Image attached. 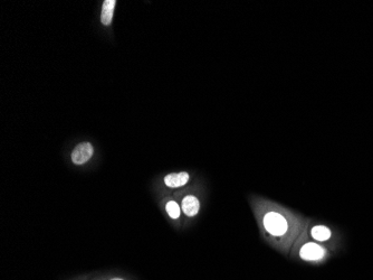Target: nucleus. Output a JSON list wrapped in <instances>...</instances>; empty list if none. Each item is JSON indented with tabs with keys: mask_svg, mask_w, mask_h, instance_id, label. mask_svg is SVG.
Returning a JSON list of instances; mask_svg holds the SVG:
<instances>
[{
	"mask_svg": "<svg viewBox=\"0 0 373 280\" xmlns=\"http://www.w3.org/2000/svg\"><path fill=\"white\" fill-rule=\"evenodd\" d=\"M165 210H167V213L169 214L172 220H177V218L180 217V214H181V206H180L178 203L176 201H169L165 205Z\"/></svg>",
	"mask_w": 373,
	"mask_h": 280,
	"instance_id": "8",
	"label": "nucleus"
},
{
	"mask_svg": "<svg viewBox=\"0 0 373 280\" xmlns=\"http://www.w3.org/2000/svg\"><path fill=\"white\" fill-rule=\"evenodd\" d=\"M94 148L90 143H82L76 146L72 152V160L75 165H83L87 163L93 156Z\"/></svg>",
	"mask_w": 373,
	"mask_h": 280,
	"instance_id": "4",
	"label": "nucleus"
},
{
	"mask_svg": "<svg viewBox=\"0 0 373 280\" xmlns=\"http://www.w3.org/2000/svg\"><path fill=\"white\" fill-rule=\"evenodd\" d=\"M115 3H117L115 0H106V1L103 2L101 22L104 26H109V25H111V22H112Z\"/></svg>",
	"mask_w": 373,
	"mask_h": 280,
	"instance_id": "7",
	"label": "nucleus"
},
{
	"mask_svg": "<svg viewBox=\"0 0 373 280\" xmlns=\"http://www.w3.org/2000/svg\"><path fill=\"white\" fill-rule=\"evenodd\" d=\"M290 256L292 259L307 264H322L328 260L330 251L324 244L310 237L305 229L292 247Z\"/></svg>",
	"mask_w": 373,
	"mask_h": 280,
	"instance_id": "2",
	"label": "nucleus"
},
{
	"mask_svg": "<svg viewBox=\"0 0 373 280\" xmlns=\"http://www.w3.org/2000/svg\"><path fill=\"white\" fill-rule=\"evenodd\" d=\"M112 280H123V279H118V278H114V279H112Z\"/></svg>",
	"mask_w": 373,
	"mask_h": 280,
	"instance_id": "9",
	"label": "nucleus"
},
{
	"mask_svg": "<svg viewBox=\"0 0 373 280\" xmlns=\"http://www.w3.org/2000/svg\"><path fill=\"white\" fill-rule=\"evenodd\" d=\"M190 176L187 172H172V174H168L164 177V184L170 189H179L187 185L189 182Z\"/></svg>",
	"mask_w": 373,
	"mask_h": 280,
	"instance_id": "6",
	"label": "nucleus"
},
{
	"mask_svg": "<svg viewBox=\"0 0 373 280\" xmlns=\"http://www.w3.org/2000/svg\"><path fill=\"white\" fill-rule=\"evenodd\" d=\"M181 211L188 217H195L200 211V202L195 195H186L181 201Z\"/></svg>",
	"mask_w": 373,
	"mask_h": 280,
	"instance_id": "5",
	"label": "nucleus"
},
{
	"mask_svg": "<svg viewBox=\"0 0 373 280\" xmlns=\"http://www.w3.org/2000/svg\"><path fill=\"white\" fill-rule=\"evenodd\" d=\"M306 232L310 237H312L314 241L318 243L326 244L330 242L331 239L333 237V233L331 228L324 224H311V221L306 226Z\"/></svg>",
	"mask_w": 373,
	"mask_h": 280,
	"instance_id": "3",
	"label": "nucleus"
},
{
	"mask_svg": "<svg viewBox=\"0 0 373 280\" xmlns=\"http://www.w3.org/2000/svg\"><path fill=\"white\" fill-rule=\"evenodd\" d=\"M254 202L264 239L276 251L290 256L295 241L309 224V218L266 198L257 197Z\"/></svg>",
	"mask_w": 373,
	"mask_h": 280,
	"instance_id": "1",
	"label": "nucleus"
}]
</instances>
